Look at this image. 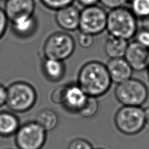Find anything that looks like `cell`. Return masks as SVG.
I'll list each match as a JSON object with an SVG mask.
<instances>
[{
	"mask_svg": "<svg viewBox=\"0 0 149 149\" xmlns=\"http://www.w3.org/2000/svg\"><path fill=\"white\" fill-rule=\"evenodd\" d=\"M112 84L106 65L91 61L82 66L78 74V85L87 96L98 97L109 90Z\"/></svg>",
	"mask_w": 149,
	"mask_h": 149,
	"instance_id": "obj_1",
	"label": "cell"
},
{
	"mask_svg": "<svg viewBox=\"0 0 149 149\" xmlns=\"http://www.w3.org/2000/svg\"><path fill=\"white\" fill-rule=\"evenodd\" d=\"M106 29L110 36L128 41L137 32V19L127 7L110 10L107 15Z\"/></svg>",
	"mask_w": 149,
	"mask_h": 149,
	"instance_id": "obj_2",
	"label": "cell"
},
{
	"mask_svg": "<svg viewBox=\"0 0 149 149\" xmlns=\"http://www.w3.org/2000/svg\"><path fill=\"white\" fill-rule=\"evenodd\" d=\"M7 91L6 104L14 112H26L31 109L36 102L37 94L34 88L25 82L11 84Z\"/></svg>",
	"mask_w": 149,
	"mask_h": 149,
	"instance_id": "obj_3",
	"label": "cell"
},
{
	"mask_svg": "<svg viewBox=\"0 0 149 149\" xmlns=\"http://www.w3.org/2000/svg\"><path fill=\"white\" fill-rule=\"evenodd\" d=\"M115 96L124 106L141 107L147 99L148 91L142 81L130 78L118 84L115 89Z\"/></svg>",
	"mask_w": 149,
	"mask_h": 149,
	"instance_id": "obj_4",
	"label": "cell"
},
{
	"mask_svg": "<svg viewBox=\"0 0 149 149\" xmlns=\"http://www.w3.org/2000/svg\"><path fill=\"white\" fill-rule=\"evenodd\" d=\"M76 47L73 37L68 33L58 32L51 34L43 45L46 58L64 61L72 55Z\"/></svg>",
	"mask_w": 149,
	"mask_h": 149,
	"instance_id": "obj_5",
	"label": "cell"
},
{
	"mask_svg": "<svg viewBox=\"0 0 149 149\" xmlns=\"http://www.w3.org/2000/svg\"><path fill=\"white\" fill-rule=\"evenodd\" d=\"M115 124L125 135L137 134L145 125L144 110L140 107L124 106L116 114Z\"/></svg>",
	"mask_w": 149,
	"mask_h": 149,
	"instance_id": "obj_6",
	"label": "cell"
},
{
	"mask_svg": "<svg viewBox=\"0 0 149 149\" xmlns=\"http://www.w3.org/2000/svg\"><path fill=\"white\" fill-rule=\"evenodd\" d=\"M107 15L103 8L97 5L84 7L80 11L79 30L93 36L100 34L106 30Z\"/></svg>",
	"mask_w": 149,
	"mask_h": 149,
	"instance_id": "obj_7",
	"label": "cell"
},
{
	"mask_svg": "<svg viewBox=\"0 0 149 149\" xmlns=\"http://www.w3.org/2000/svg\"><path fill=\"white\" fill-rule=\"evenodd\" d=\"M46 137V131L36 122H29L19 127L15 141L19 149H42Z\"/></svg>",
	"mask_w": 149,
	"mask_h": 149,
	"instance_id": "obj_8",
	"label": "cell"
},
{
	"mask_svg": "<svg viewBox=\"0 0 149 149\" xmlns=\"http://www.w3.org/2000/svg\"><path fill=\"white\" fill-rule=\"evenodd\" d=\"M124 58L133 70L143 71L149 65V49L134 41L128 44Z\"/></svg>",
	"mask_w": 149,
	"mask_h": 149,
	"instance_id": "obj_9",
	"label": "cell"
},
{
	"mask_svg": "<svg viewBox=\"0 0 149 149\" xmlns=\"http://www.w3.org/2000/svg\"><path fill=\"white\" fill-rule=\"evenodd\" d=\"M34 0H7L4 11L11 22L22 17L34 15Z\"/></svg>",
	"mask_w": 149,
	"mask_h": 149,
	"instance_id": "obj_10",
	"label": "cell"
},
{
	"mask_svg": "<svg viewBox=\"0 0 149 149\" xmlns=\"http://www.w3.org/2000/svg\"><path fill=\"white\" fill-rule=\"evenodd\" d=\"M79 18L80 11L72 5L56 11V24L66 31L72 32L79 28Z\"/></svg>",
	"mask_w": 149,
	"mask_h": 149,
	"instance_id": "obj_11",
	"label": "cell"
},
{
	"mask_svg": "<svg viewBox=\"0 0 149 149\" xmlns=\"http://www.w3.org/2000/svg\"><path fill=\"white\" fill-rule=\"evenodd\" d=\"M106 66L114 83L120 84L132 77L133 69L124 58H110Z\"/></svg>",
	"mask_w": 149,
	"mask_h": 149,
	"instance_id": "obj_12",
	"label": "cell"
},
{
	"mask_svg": "<svg viewBox=\"0 0 149 149\" xmlns=\"http://www.w3.org/2000/svg\"><path fill=\"white\" fill-rule=\"evenodd\" d=\"M88 96L85 93L78 85L68 86L65 101L63 104L68 110L78 112L86 103Z\"/></svg>",
	"mask_w": 149,
	"mask_h": 149,
	"instance_id": "obj_13",
	"label": "cell"
},
{
	"mask_svg": "<svg viewBox=\"0 0 149 149\" xmlns=\"http://www.w3.org/2000/svg\"><path fill=\"white\" fill-rule=\"evenodd\" d=\"M11 23L14 34L20 38L30 37L37 28V20L34 15L20 18Z\"/></svg>",
	"mask_w": 149,
	"mask_h": 149,
	"instance_id": "obj_14",
	"label": "cell"
},
{
	"mask_svg": "<svg viewBox=\"0 0 149 149\" xmlns=\"http://www.w3.org/2000/svg\"><path fill=\"white\" fill-rule=\"evenodd\" d=\"M128 44L126 40L110 36L104 45L105 53L110 58H124Z\"/></svg>",
	"mask_w": 149,
	"mask_h": 149,
	"instance_id": "obj_15",
	"label": "cell"
},
{
	"mask_svg": "<svg viewBox=\"0 0 149 149\" xmlns=\"http://www.w3.org/2000/svg\"><path fill=\"white\" fill-rule=\"evenodd\" d=\"M44 73L49 80L58 81L62 79L65 73V66L63 61L46 58L43 64Z\"/></svg>",
	"mask_w": 149,
	"mask_h": 149,
	"instance_id": "obj_16",
	"label": "cell"
},
{
	"mask_svg": "<svg viewBox=\"0 0 149 149\" xmlns=\"http://www.w3.org/2000/svg\"><path fill=\"white\" fill-rule=\"evenodd\" d=\"M19 128L18 118L12 113L0 112V135L10 136L16 133Z\"/></svg>",
	"mask_w": 149,
	"mask_h": 149,
	"instance_id": "obj_17",
	"label": "cell"
},
{
	"mask_svg": "<svg viewBox=\"0 0 149 149\" xmlns=\"http://www.w3.org/2000/svg\"><path fill=\"white\" fill-rule=\"evenodd\" d=\"M36 122L47 132L55 129L58 124V118L53 110L45 109L38 114Z\"/></svg>",
	"mask_w": 149,
	"mask_h": 149,
	"instance_id": "obj_18",
	"label": "cell"
},
{
	"mask_svg": "<svg viewBox=\"0 0 149 149\" xmlns=\"http://www.w3.org/2000/svg\"><path fill=\"white\" fill-rule=\"evenodd\" d=\"M129 6L137 19L149 17V0H129Z\"/></svg>",
	"mask_w": 149,
	"mask_h": 149,
	"instance_id": "obj_19",
	"label": "cell"
},
{
	"mask_svg": "<svg viewBox=\"0 0 149 149\" xmlns=\"http://www.w3.org/2000/svg\"><path fill=\"white\" fill-rule=\"evenodd\" d=\"M99 103L96 97L88 96L86 103L78 112L82 117L89 118L94 116L98 112Z\"/></svg>",
	"mask_w": 149,
	"mask_h": 149,
	"instance_id": "obj_20",
	"label": "cell"
},
{
	"mask_svg": "<svg viewBox=\"0 0 149 149\" xmlns=\"http://www.w3.org/2000/svg\"><path fill=\"white\" fill-rule=\"evenodd\" d=\"M74 0H40L41 3L47 8L57 11L72 4Z\"/></svg>",
	"mask_w": 149,
	"mask_h": 149,
	"instance_id": "obj_21",
	"label": "cell"
},
{
	"mask_svg": "<svg viewBox=\"0 0 149 149\" xmlns=\"http://www.w3.org/2000/svg\"><path fill=\"white\" fill-rule=\"evenodd\" d=\"M68 86H61L54 90L51 95V99L53 103L64 104L65 101Z\"/></svg>",
	"mask_w": 149,
	"mask_h": 149,
	"instance_id": "obj_22",
	"label": "cell"
},
{
	"mask_svg": "<svg viewBox=\"0 0 149 149\" xmlns=\"http://www.w3.org/2000/svg\"><path fill=\"white\" fill-rule=\"evenodd\" d=\"M77 41L79 45L84 49H89L93 45L95 36L79 32L77 36Z\"/></svg>",
	"mask_w": 149,
	"mask_h": 149,
	"instance_id": "obj_23",
	"label": "cell"
},
{
	"mask_svg": "<svg viewBox=\"0 0 149 149\" xmlns=\"http://www.w3.org/2000/svg\"><path fill=\"white\" fill-rule=\"evenodd\" d=\"M135 38V41L144 47L149 49V31L143 29L137 30Z\"/></svg>",
	"mask_w": 149,
	"mask_h": 149,
	"instance_id": "obj_24",
	"label": "cell"
},
{
	"mask_svg": "<svg viewBox=\"0 0 149 149\" xmlns=\"http://www.w3.org/2000/svg\"><path fill=\"white\" fill-rule=\"evenodd\" d=\"M102 6L110 10L125 7L128 0H99Z\"/></svg>",
	"mask_w": 149,
	"mask_h": 149,
	"instance_id": "obj_25",
	"label": "cell"
},
{
	"mask_svg": "<svg viewBox=\"0 0 149 149\" xmlns=\"http://www.w3.org/2000/svg\"><path fill=\"white\" fill-rule=\"evenodd\" d=\"M68 149H93V147L91 143L87 141L82 139H77L72 141L68 145Z\"/></svg>",
	"mask_w": 149,
	"mask_h": 149,
	"instance_id": "obj_26",
	"label": "cell"
},
{
	"mask_svg": "<svg viewBox=\"0 0 149 149\" xmlns=\"http://www.w3.org/2000/svg\"><path fill=\"white\" fill-rule=\"evenodd\" d=\"M8 22L9 19L5 13L4 9L0 8V39L3 36L6 32Z\"/></svg>",
	"mask_w": 149,
	"mask_h": 149,
	"instance_id": "obj_27",
	"label": "cell"
},
{
	"mask_svg": "<svg viewBox=\"0 0 149 149\" xmlns=\"http://www.w3.org/2000/svg\"><path fill=\"white\" fill-rule=\"evenodd\" d=\"M7 91L5 87L0 85V107L3 106L7 102Z\"/></svg>",
	"mask_w": 149,
	"mask_h": 149,
	"instance_id": "obj_28",
	"label": "cell"
},
{
	"mask_svg": "<svg viewBox=\"0 0 149 149\" xmlns=\"http://www.w3.org/2000/svg\"><path fill=\"white\" fill-rule=\"evenodd\" d=\"M79 3L81 6L86 7H89L92 6H95L98 3L99 0H78Z\"/></svg>",
	"mask_w": 149,
	"mask_h": 149,
	"instance_id": "obj_29",
	"label": "cell"
},
{
	"mask_svg": "<svg viewBox=\"0 0 149 149\" xmlns=\"http://www.w3.org/2000/svg\"><path fill=\"white\" fill-rule=\"evenodd\" d=\"M141 29L146 30L149 31V17L139 19Z\"/></svg>",
	"mask_w": 149,
	"mask_h": 149,
	"instance_id": "obj_30",
	"label": "cell"
},
{
	"mask_svg": "<svg viewBox=\"0 0 149 149\" xmlns=\"http://www.w3.org/2000/svg\"><path fill=\"white\" fill-rule=\"evenodd\" d=\"M144 116H145V124L149 126V107L144 110Z\"/></svg>",
	"mask_w": 149,
	"mask_h": 149,
	"instance_id": "obj_31",
	"label": "cell"
},
{
	"mask_svg": "<svg viewBox=\"0 0 149 149\" xmlns=\"http://www.w3.org/2000/svg\"><path fill=\"white\" fill-rule=\"evenodd\" d=\"M147 69H148V78H149V65H148V66Z\"/></svg>",
	"mask_w": 149,
	"mask_h": 149,
	"instance_id": "obj_32",
	"label": "cell"
},
{
	"mask_svg": "<svg viewBox=\"0 0 149 149\" xmlns=\"http://www.w3.org/2000/svg\"><path fill=\"white\" fill-rule=\"evenodd\" d=\"M1 1H3L6 2V1H7V0H1Z\"/></svg>",
	"mask_w": 149,
	"mask_h": 149,
	"instance_id": "obj_33",
	"label": "cell"
}]
</instances>
